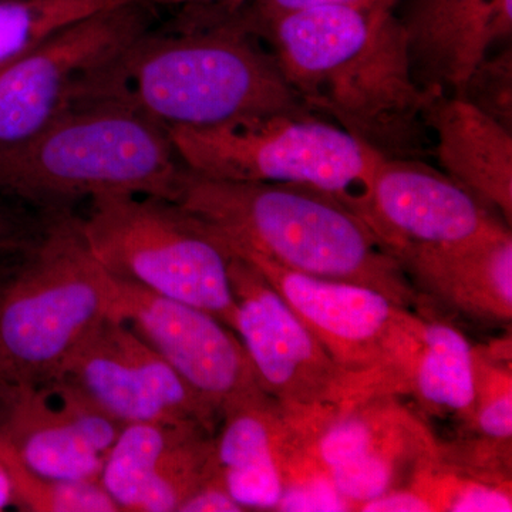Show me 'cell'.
<instances>
[{"label":"cell","instance_id":"obj_1","mask_svg":"<svg viewBox=\"0 0 512 512\" xmlns=\"http://www.w3.org/2000/svg\"><path fill=\"white\" fill-rule=\"evenodd\" d=\"M392 0H349L258 25L286 82L315 113L384 157L420 158L434 93L414 79Z\"/></svg>","mask_w":512,"mask_h":512},{"label":"cell","instance_id":"obj_2","mask_svg":"<svg viewBox=\"0 0 512 512\" xmlns=\"http://www.w3.org/2000/svg\"><path fill=\"white\" fill-rule=\"evenodd\" d=\"M191 6L197 13L180 28L151 26L138 36L94 77L82 103L114 101L165 128L308 107L259 42L247 3Z\"/></svg>","mask_w":512,"mask_h":512},{"label":"cell","instance_id":"obj_3","mask_svg":"<svg viewBox=\"0 0 512 512\" xmlns=\"http://www.w3.org/2000/svg\"><path fill=\"white\" fill-rule=\"evenodd\" d=\"M174 202L204 221L229 248L254 252L301 274L367 286L404 308H419V293L396 256L356 212L326 192L214 180L184 167Z\"/></svg>","mask_w":512,"mask_h":512},{"label":"cell","instance_id":"obj_4","mask_svg":"<svg viewBox=\"0 0 512 512\" xmlns=\"http://www.w3.org/2000/svg\"><path fill=\"white\" fill-rule=\"evenodd\" d=\"M184 167L167 128L123 104L87 101L0 143V198L37 212L110 194L174 201Z\"/></svg>","mask_w":512,"mask_h":512},{"label":"cell","instance_id":"obj_5","mask_svg":"<svg viewBox=\"0 0 512 512\" xmlns=\"http://www.w3.org/2000/svg\"><path fill=\"white\" fill-rule=\"evenodd\" d=\"M116 279L90 251L73 210L45 212L29 248L0 265V377L40 384L113 316Z\"/></svg>","mask_w":512,"mask_h":512},{"label":"cell","instance_id":"obj_6","mask_svg":"<svg viewBox=\"0 0 512 512\" xmlns=\"http://www.w3.org/2000/svg\"><path fill=\"white\" fill-rule=\"evenodd\" d=\"M167 131L192 173L313 188L343 202L370 227V187L384 156L308 107Z\"/></svg>","mask_w":512,"mask_h":512},{"label":"cell","instance_id":"obj_7","mask_svg":"<svg viewBox=\"0 0 512 512\" xmlns=\"http://www.w3.org/2000/svg\"><path fill=\"white\" fill-rule=\"evenodd\" d=\"M79 222L111 276L204 309L234 330L232 252L200 218L165 198L110 194L89 200Z\"/></svg>","mask_w":512,"mask_h":512},{"label":"cell","instance_id":"obj_8","mask_svg":"<svg viewBox=\"0 0 512 512\" xmlns=\"http://www.w3.org/2000/svg\"><path fill=\"white\" fill-rule=\"evenodd\" d=\"M229 276L237 302L234 332L259 386L286 416L332 412L389 394L375 380L342 369L265 276L234 252Z\"/></svg>","mask_w":512,"mask_h":512},{"label":"cell","instance_id":"obj_9","mask_svg":"<svg viewBox=\"0 0 512 512\" xmlns=\"http://www.w3.org/2000/svg\"><path fill=\"white\" fill-rule=\"evenodd\" d=\"M229 249L265 276L342 369L375 380L393 396L409 393L421 316L376 289L301 274L254 252Z\"/></svg>","mask_w":512,"mask_h":512},{"label":"cell","instance_id":"obj_10","mask_svg":"<svg viewBox=\"0 0 512 512\" xmlns=\"http://www.w3.org/2000/svg\"><path fill=\"white\" fill-rule=\"evenodd\" d=\"M439 444L393 394L293 421L291 464L328 477L353 511L407 487L440 460Z\"/></svg>","mask_w":512,"mask_h":512},{"label":"cell","instance_id":"obj_11","mask_svg":"<svg viewBox=\"0 0 512 512\" xmlns=\"http://www.w3.org/2000/svg\"><path fill=\"white\" fill-rule=\"evenodd\" d=\"M151 5L101 10L0 67V143L22 140L79 106L94 77L151 28Z\"/></svg>","mask_w":512,"mask_h":512},{"label":"cell","instance_id":"obj_12","mask_svg":"<svg viewBox=\"0 0 512 512\" xmlns=\"http://www.w3.org/2000/svg\"><path fill=\"white\" fill-rule=\"evenodd\" d=\"M114 278V276H113ZM116 279L113 316L167 360L220 416L271 399L259 386L237 333L214 315Z\"/></svg>","mask_w":512,"mask_h":512},{"label":"cell","instance_id":"obj_13","mask_svg":"<svg viewBox=\"0 0 512 512\" xmlns=\"http://www.w3.org/2000/svg\"><path fill=\"white\" fill-rule=\"evenodd\" d=\"M60 377L124 426L190 423L215 433L221 421L220 413L119 319L104 320Z\"/></svg>","mask_w":512,"mask_h":512},{"label":"cell","instance_id":"obj_14","mask_svg":"<svg viewBox=\"0 0 512 512\" xmlns=\"http://www.w3.org/2000/svg\"><path fill=\"white\" fill-rule=\"evenodd\" d=\"M123 427L64 377L0 384V441L42 476L99 481Z\"/></svg>","mask_w":512,"mask_h":512},{"label":"cell","instance_id":"obj_15","mask_svg":"<svg viewBox=\"0 0 512 512\" xmlns=\"http://www.w3.org/2000/svg\"><path fill=\"white\" fill-rule=\"evenodd\" d=\"M500 218L420 158L382 157L377 163L370 187V229L392 254L402 245L471 241L507 227Z\"/></svg>","mask_w":512,"mask_h":512},{"label":"cell","instance_id":"obj_16","mask_svg":"<svg viewBox=\"0 0 512 512\" xmlns=\"http://www.w3.org/2000/svg\"><path fill=\"white\" fill-rule=\"evenodd\" d=\"M217 476L214 433L190 423L126 424L99 483L119 511L180 512Z\"/></svg>","mask_w":512,"mask_h":512},{"label":"cell","instance_id":"obj_17","mask_svg":"<svg viewBox=\"0 0 512 512\" xmlns=\"http://www.w3.org/2000/svg\"><path fill=\"white\" fill-rule=\"evenodd\" d=\"M399 19L416 82L458 94L491 46L510 37L512 0H410Z\"/></svg>","mask_w":512,"mask_h":512},{"label":"cell","instance_id":"obj_18","mask_svg":"<svg viewBox=\"0 0 512 512\" xmlns=\"http://www.w3.org/2000/svg\"><path fill=\"white\" fill-rule=\"evenodd\" d=\"M393 255L419 298L427 296L478 322H511L510 227L461 244L402 245Z\"/></svg>","mask_w":512,"mask_h":512},{"label":"cell","instance_id":"obj_19","mask_svg":"<svg viewBox=\"0 0 512 512\" xmlns=\"http://www.w3.org/2000/svg\"><path fill=\"white\" fill-rule=\"evenodd\" d=\"M426 126L443 173L511 225L510 128L463 97L440 92L431 97Z\"/></svg>","mask_w":512,"mask_h":512},{"label":"cell","instance_id":"obj_20","mask_svg":"<svg viewBox=\"0 0 512 512\" xmlns=\"http://www.w3.org/2000/svg\"><path fill=\"white\" fill-rule=\"evenodd\" d=\"M215 437L217 476L244 511H276L284 495V410L272 399L222 414Z\"/></svg>","mask_w":512,"mask_h":512},{"label":"cell","instance_id":"obj_21","mask_svg":"<svg viewBox=\"0 0 512 512\" xmlns=\"http://www.w3.org/2000/svg\"><path fill=\"white\" fill-rule=\"evenodd\" d=\"M409 393L424 412L456 417L470 426L476 404V349L450 323L423 318Z\"/></svg>","mask_w":512,"mask_h":512},{"label":"cell","instance_id":"obj_22","mask_svg":"<svg viewBox=\"0 0 512 512\" xmlns=\"http://www.w3.org/2000/svg\"><path fill=\"white\" fill-rule=\"evenodd\" d=\"M153 0H0V67L101 10Z\"/></svg>","mask_w":512,"mask_h":512},{"label":"cell","instance_id":"obj_23","mask_svg":"<svg viewBox=\"0 0 512 512\" xmlns=\"http://www.w3.org/2000/svg\"><path fill=\"white\" fill-rule=\"evenodd\" d=\"M0 461L8 471L16 507L35 512H116L99 481L56 480L26 467L3 441Z\"/></svg>","mask_w":512,"mask_h":512},{"label":"cell","instance_id":"obj_24","mask_svg":"<svg viewBox=\"0 0 512 512\" xmlns=\"http://www.w3.org/2000/svg\"><path fill=\"white\" fill-rule=\"evenodd\" d=\"M483 439L511 441L512 373L493 353L476 349V404L470 423Z\"/></svg>","mask_w":512,"mask_h":512},{"label":"cell","instance_id":"obj_25","mask_svg":"<svg viewBox=\"0 0 512 512\" xmlns=\"http://www.w3.org/2000/svg\"><path fill=\"white\" fill-rule=\"evenodd\" d=\"M468 103L510 128L512 123V52L510 47L485 57L468 77L461 92Z\"/></svg>","mask_w":512,"mask_h":512},{"label":"cell","instance_id":"obj_26","mask_svg":"<svg viewBox=\"0 0 512 512\" xmlns=\"http://www.w3.org/2000/svg\"><path fill=\"white\" fill-rule=\"evenodd\" d=\"M276 511H353L328 477L320 474L285 481L284 495Z\"/></svg>","mask_w":512,"mask_h":512},{"label":"cell","instance_id":"obj_27","mask_svg":"<svg viewBox=\"0 0 512 512\" xmlns=\"http://www.w3.org/2000/svg\"><path fill=\"white\" fill-rule=\"evenodd\" d=\"M43 221L45 212L30 214L25 205L0 198V265L32 245Z\"/></svg>","mask_w":512,"mask_h":512},{"label":"cell","instance_id":"obj_28","mask_svg":"<svg viewBox=\"0 0 512 512\" xmlns=\"http://www.w3.org/2000/svg\"><path fill=\"white\" fill-rule=\"evenodd\" d=\"M357 511L365 512H424L434 511L429 498L416 484L397 488L390 493L380 495L375 500L360 505Z\"/></svg>","mask_w":512,"mask_h":512},{"label":"cell","instance_id":"obj_29","mask_svg":"<svg viewBox=\"0 0 512 512\" xmlns=\"http://www.w3.org/2000/svg\"><path fill=\"white\" fill-rule=\"evenodd\" d=\"M241 507L228 493L220 478L215 476L198 488L181 505L180 512H242Z\"/></svg>","mask_w":512,"mask_h":512},{"label":"cell","instance_id":"obj_30","mask_svg":"<svg viewBox=\"0 0 512 512\" xmlns=\"http://www.w3.org/2000/svg\"><path fill=\"white\" fill-rule=\"evenodd\" d=\"M343 2L349 0H248L247 8L254 16L256 25H262L291 13Z\"/></svg>","mask_w":512,"mask_h":512},{"label":"cell","instance_id":"obj_31","mask_svg":"<svg viewBox=\"0 0 512 512\" xmlns=\"http://www.w3.org/2000/svg\"><path fill=\"white\" fill-rule=\"evenodd\" d=\"M10 505H15V494H13L8 471L0 461V511L6 510Z\"/></svg>","mask_w":512,"mask_h":512},{"label":"cell","instance_id":"obj_32","mask_svg":"<svg viewBox=\"0 0 512 512\" xmlns=\"http://www.w3.org/2000/svg\"><path fill=\"white\" fill-rule=\"evenodd\" d=\"M248 0H153V3H187V5H225L241 8Z\"/></svg>","mask_w":512,"mask_h":512},{"label":"cell","instance_id":"obj_33","mask_svg":"<svg viewBox=\"0 0 512 512\" xmlns=\"http://www.w3.org/2000/svg\"><path fill=\"white\" fill-rule=\"evenodd\" d=\"M2 383H3V382H2V377H0V384H2Z\"/></svg>","mask_w":512,"mask_h":512}]
</instances>
